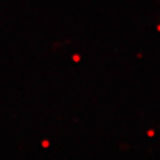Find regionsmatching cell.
Returning <instances> with one entry per match:
<instances>
[{
    "instance_id": "6da1fadb",
    "label": "cell",
    "mask_w": 160,
    "mask_h": 160,
    "mask_svg": "<svg viewBox=\"0 0 160 160\" xmlns=\"http://www.w3.org/2000/svg\"><path fill=\"white\" fill-rule=\"evenodd\" d=\"M48 145H49V144H48V141H44V142H42V146H44V147H47Z\"/></svg>"
},
{
    "instance_id": "7a4b0ae2",
    "label": "cell",
    "mask_w": 160,
    "mask_h": 160,
    "mask_svg": "<svg viewBox=\"0 0 160 160\" xmlns=\"http://www.w3.org/2000/svg\"><path fill=\"white\" fill-rule=\"evenodd\" d=\"M149 134V136H153V131H149V134Z\"/></svg>"
}]
</instances>
